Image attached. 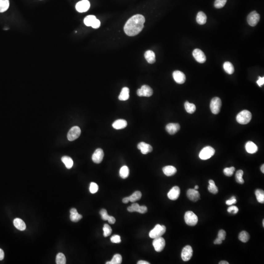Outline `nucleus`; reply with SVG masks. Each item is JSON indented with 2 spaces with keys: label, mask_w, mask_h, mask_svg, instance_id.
Segmentation results:
<instances>
[{
  "label": "nucleus",
  "mask_w": 264,
  "mask_h": 264,
  "mask_svg": "<svg viewBox=\"0 0 264 264\" xmlns=\"http://www.w3.org/2000/svg\"><path fill=\"white\" fill-rule=\"evenodd\" d=\"M145 19L141 14L132 17L127 21L124 27L126 34L129 36H134L141 32L144 27Z\"/></svg>",
  "instance_id": "nucleus-1"
},
{
  "label": "nucleus",
  "mask_w": 264,
  "mask_h": 264,
  "mask_svg": "<svg viewBox=\"0 0 264 264\" xmlns=\"http://www.w3.org/2000/svg\"><path fill=\"white\" fill-rule=\"evenodd\" d=\"M252 115L248 110H243L237 115L236 120L241 124H246L251 120Z\"/></svg>",
  "instance_id": "nucleus-2"
},
{
  "label": "nucleus",
  "mask_w": 264,
  "mask_h": 264,
  "mask_svg": "<svg viewBox=\"0 0 264 264\" xmlns=\"http://www.w3.org/2000/svg\"><path fill=\"white\" fill-rule=\"evenodd\" d=\"M166 232V227L160 224L156 225L149 232V237L152 239L161 237Z\"/></svg>",
  "instance_id": "nucleus-3"
},
{
  "label": "nucleus",
  "mask_w": 264,
  "mask_h": 264,
  "mask_svg": "<svg viewBox=\"0 0 264 264\" xmlns=\"http://www.w3.org/2000/svg\"><path fill=\"white\" fill-rule=\"evenodd\" d=\"M185 220L187 225L193 226L196 225L198 223L197 216L191 211H188L185 213Z\"/></svg>",
  "instance_id": "nucleus-4"
},
{
  "label": "nucleus",
  "mask_w": 264,
  "mask_h": 264,
  "mask_svg": "<svg viewBox=\"0 0 264 264\" xmlns=\"http://www.w3.org/2000/svg\"><path fill=\"white\" fill-rule=\"evenodd\" d=\"M215 150L211 146H206L201 150L199 154V158L202 160L210 159L214 155Z\"/></svg>",
  "instance_id": "nucleus-5"
},
{
  "label": "nucleus",
  "mask_w": 264,
  "mask_h": 264,
  "mask_svg": "<svg viewBox=\"0 0 264 264\" xmlns=\"http://www.w3.org/2000/svg\"><path fill=\"white\" fill-rule=\"evenodd\" d=\"M221 106V101L220 98L215 97L212 98L210 102V108L213 114L217 115L220 113Z\"/></svg>",
  "instance_id": "nucleus-6"
},
{
  "label": "nucleus",
  "mask_w": 264,
  "mask_h": 264,
  "mask_svg": "<svg viewBox=\"0 0 264 264\" xmlns=\"http://www.w3.org/2000/svg\"><path fill=\"white\" fill-rule=\"evenodd\" d=\"M153 245L156 252H161L164 249L165 241L161 237L155 238L153 241Z\"/></svg>",
  "instance_id": "nucleus-7"
},
{
  "label": "nucleus",
  "mask_w": 264,
  "mask_h": 264,
  "mask_svg": "<svg viewBox=\"0 0 264 264\" xmlns=\"http://www.w3.org/2000/svg\"><path fill=\"white\" fill-rule=\"evenodd\" d=\"M81 134V129L78 126H74L70 129L67 137L69 141H74L79 137Z\"/></svg>",
  "instance_id": "nucleus-8"
},
{
  "label": "nucleus",
  "mask_w": 264,
  "mask_h": 264,
  "mask_svg": "<svg viewBox=\"0 0 264 264\" xmlns=\"http://www.w3.org/2000/svg\"><path fill=\"white\" fill-rule=\"evenodd\" d=\"M260 18V15L255 11H254L248 15L247 18L248 24L250 26H255L259 21Z\"/></svg>",
  "instance_id": "nucleus-9"
},
{
  "label": "nucleus",
  "mask_w": 264,
  "mask_h": 264,
  "mask_svg": "<svg viewBox=\"0 0 264 264\" xmlns=\"http://www.w3.org/2000/svg\"><path fill=\"white\" fill-rule=\"evenodd\" d=\"M153 94V91L149 86H142L141 88L138 89L137 91V95L139 96H146L150 97L152 96Z\"/></svg>",
  "instance_id": "nucleus-10"
},
{
  "label": "nucleus",
  "mask_w": 264,
  "mask_h": 264,
  "mask_svg": "<svg viewBox=\"0 0 264 264\" xmlns=\"http://www.w3.org/2000/svg\"><path fill=\"white\" fill-rule=\"evenodd\" d=\"M90 7V3L88 0H82L76 5V10L80 13L86 12Z\"/></svg>",
  "instance_id": "nucleus-11"
},
{
  "label": "nucleus",
  "mask_w": 264,
  "mask_h": 264,
  "mask_svg": "<svg viewBox=\"0 0 264 264\" xmlns=\"http://www.w3.org/2000/svg\"><path fill=\"white\" fill-rule=\"evenodd\" d=\"M193 255V250L190 246H186L182 250L181 258L184 261H188L190 260Z\"/></svg>",
  "instance_id": "nucleus-12"
},
{
  "label": "nucleus",
  "mask_w": 264,
  "mask_h": 264,
  "mask_svg": "<svg viewBox=\"0 0 264 264\" xmlns=\"http://www.w3.org/2000/svg\"><path fill=\"white\" fill-rule=\"evenodd\" d=\"M193 55L199 63H204L206 61V58L205 53L200 49H195L193 51Z\"/></svg>",
  "instance_id": "nucleus-13"
},
{
  "label": "nucleus",
  "mask_w": 264,
  "mask_h": 264,
  "mask_svg": "<svg viewBox=\"0 0 264 264\" xmlns=\"http://www.w3.org/2000/svg\"><path fill=\"white\" fill-rule=\"evenodd\" d=\"M104 152L103 150L100 148H98L95 151L94 154L92 156V161H94L95 164H100L102 162L103 158H104Z\"/></svg>",
  "instance_id": "nucleus-14"
},
{
  "label": "nucleus",
  "mask_w": 264,
  "mask_h": 264,
  "mask_svg": "<svg viewBox=\"0 0 264 264\" xmlns=\"http://www.w3.org/2000/svg\"><path fill=\"white\" fill-rule=\"evenodd\" d=\"M180 189L178 186H174L167 194L168 198L171 200H176L180 196Z\"/></svg>",
  "instance_id": "nucleus-15"
},
{
  "label": "nucleus",
  "mask_w": 264,
  "mask_h": 264,
  "mask_svg": "<svg viewBox=\"0 0 264 264\" xmlns=\"http://www.w3.org/2000/svg\"><path fill=\"white\" fill-rule=\"evenodd\" d=\"M173 76L174 80L178 84H184L186 80V77L185 74L179 71H174L173 73Z\"/></svg>",
  "instance_id": "nucleus-16"
},
{
  "label": "nucleus",
  "mask_w": 264,
  "mask_h": 264,
  "mask_svg": "<svg viewBox=\"0 0 264 264\" xmlns=\"http://www.w3.org/2000/svg\"><path fill=\"white\" fill-rule=\"evenodd\" d=\"M137 148L141 151L142 154L144 155L150 153L153 151V147H152L151 145L144 142L139 143L137 145Z\"/></svg>",
  "instance_id": "nucleus-17"
},
{
  "label": "nucleus",
  "mask_w": 264,
  "mask_h": 264,
  "mask_svg": "<svg viewBox=\"0 0 264 264\" xmlns=\"http://www.w3.org/2000/svg\"><path fill=\"white\" fill-rule=\"evenodd\" d=\"M187 196L190 200L193 201H197L200 198V193L197 190L194 189H189L187 192Z\"/></svg>",
  "instance_id": "nucleus-18"
},
{
  "label": "nucleus",
  "mask_w": 264,
  "mask_h": 264,
  "mask_svg": "<svg viewBox=\"0 0 264 264\" xmlns=\"http://www.w3.org/2000/svg\"><path fill=\"white\" fill-rule=\"evenodd\" d=\"M180 129V125L178 123H169L166 126V130L170 135H174Z\"/></svg>",
  "instance_id": "nucleus-19"
},
{
  "label": "nucleus",
  "mask_w": 264,
  "mask_h": 264,
  "mask_svg": "<svg viewBox=\"0 0 264 264\" xmlns=\"http://www.w3.org/2000/svg\"><path fill=\"white\" fill-rule=\"evenodd\" d=\"M246 150L250 154H254L258 151L257 146L252 141H249L245 145Z\"/></svg>",
  "instance_id": "nucleus-20"
},
{
  "label": "nucleus",
  "mask_w": 264,
  "mask_h": 264,
  "mask_svg": "<svg viewBox=\"0 0 264 264\" xmlns=\"http://www.w3.org/2000/svg\"><path fill=\"white\" fill-rule=\"evenodd\" d=\"M70 219L73 222H77L82 218V215L79 214L77 212V210L75 208H72L70 210Z\"/></svg>",
  "instance_id": "nucleus-21"
},
{
  "label": "nucleus",
  "mask_w": 264,
  "mask_h": 264,
  "mask_svg": "<svg viewBox=\"0 0 264 264\" xmlns=\"http://www.w3.org/2000/svg\"><path fill=\"white\" fill-rule=\"evenodd\" d=\"M127 126V122L124 120H118L115 121L113 123L112 126L116 130L124 129Z\"/></svg>",
  "instance_id": "nucleus-22"
},
{
  "label": "nucleus",
  "mask_w": 264,
  "mask_h": 264,
  "mask_svg": "<svg viewBox=\"0 0 264 264\" xmlns=\"http://www.w3.org/2000/svg\"><path fill=\"white\" fill-rule=\"evenodd\" d=\"M13 224L15 227L21 231H24L26 229V225L22 219L16 218L13 221Z\"/></svg>",
  "instance_id": "nucleus-23"
},
{
  "label": "nucleus",
  "mask_w": 264,
  "mask_h": 264,
  "mask_svg": "<svg viewBox=\"0 0 264 264\" xmlns=\"http://www.w3.org/2000/svg\"><path fill=\"white\" fill-rule=\"evenodd\" d=\"M162 171L164 174L167 176L170 177L174 175L177 173V169L175 167L171 165L165 166L162 168Z\"/></svg>",
  "instance_id": "nucleus-24"
},
{
  "label": "nucleus",
  "mask_w": 264,
  "mask_h": 264,
  "mask_svg": "<svg viewBox=\"0 0 264 264\" xmlns=\"http://www.w3.org/2000/svg\"><path fill=\"white\" fill-rule=\"evenodd\" d=\"M145 58L148 63L153 64L156 62L155 54L151 50L146 51L144 54Z\"/></svg>",
  "instance_id": "nucleus-25"
},
{
  "label": "nucleus",
  "mask_w": 264,
  "mask_h": 264,
  "mask_svg": "<svg viewBox=\"0 0 264 264\" xmlns=\"http://www.w3.org/2000/svg\"><path fill=\"white\" fill-rule=\"evenodd\" d=\"M129 98V89L127 87L122 88L120 94L119 96V99L121 101H126Z\"/></svg>",
  "instance_id": "nucleus-26"
},
{
  "label": "nucleus",
  "mask_w": 264,
  "mask_h": 264,
  "mask_svg": "<svg viewBox=\"0 0 264 264\" xmlns=\"http://www.w3.org/2000/svg\"><path fill=\"white\" fill-rule=\"evenodd\" d=\"M196 20L197 23L200 25H204L206 23L207 17L204 12L200 11L198 12V14L197 15Z\"/></svg>",
  "instance_id": "nucleus-27"
},
{
  "label": "nucleus",
  "mask_w": 264,
  "mask_h": 264,
  "mask_svg": "<svg viewBox=\"0 0 264 264\" xmlns=\"http://www.w3.org/2000/svg\"><path fill=\"white\" fill-rule=\"evenodd\" d=\"M224 69L225 72L229 75H232L234 72V68L232 63L230 62H225L223 65Z\"/></svg>",
  "instance_id": "nucleus-28"
},
{
  "label": "nucleus",
  "mask_w": 264,
  "mask_h": 264,
  "mask_svg": "<svg viewBox=\"0 0 264 264\" xmlns=\"http://www.w3.org/2000/svg\"><path fill=\"white\" fill-rule=\"evenodd\" d=\"M62 161L65 165L67 169H71L73 166L74 161L71 157L68 156H64L62 158Z\"/></svg>",
  "instance_id": "nucleus-29"
},
{
  "label": "nucleus",
  "mask_w": 264,
  "mask_h": 264,
  "mask_svg": "<svg viewBox=\"0 0 264 264\" xmlns=\"http://www.w3.org/2000/svg\"><path fill=\"white\" fill-rule=\"evenodd\" d=\"M185 110L189 114H193L196 111V107L193 103H190L189 101H186L185 103Z\"/></svg>",
  "instance_id": "nucleus-30"
},
{
  "label": "nucleus",
  "mask_w": 264,
  "mask_h": 264,
  "mask_svg": "<svg viewBox=\"0 0 264 264\" xmlns=\"http://www.w3.org/2000/svg\"><path fill=\"white\" fill-rule=\"evenodd\" d=\"M10 6L9 0H0V13L6 11Z\"/></svg>",
  "instance_id": "nucleus-31"
},
{
  "label": "nucleus",
  "mask_w": 264,
  "mask_h": 264,
  "mask_svg": "<svg viewBox=\"0 0 264 264\" xmlns=\"http://www.w3.org/2000/svg\"><path fill=\"white\" fill-rule=\"evenodd\" d=\"M209 185L208 186V190L210 193H212L213 194H216L218 192V189L217 186L215 184L214 181L212 180H210L209 181Z\"/></svg>",
  "instance_id": "nucleus-32"
},
{
  "label": "nucleus",
  "mask_w": 264,
  "mask_h": 264,
  "mask_svg": "<svg viewBox=\"0 0 264 264\" xmlns=\"http://www.w3.org/2000/svg\"><path fill=\"white\" fill-rule=\"evenodd\" d=\"M257 201L261 204L264 203V191L262 189L256 190L255 192Z\"/></svg>",
  "instance_id": "nucleus-33"
},
{
  "label": "nucleus",
  "mask_w": 264,
  "mask_h": 264,
  "mask_svg": "<svg viewBox=\"0 0 264 264\" xmlns=\"http://www.w3.org/2000/svg\"><path fill=\"white\" fill-rule=\"evenodd\" d=\"M122 256L119 254H116L113 256L111 261L106 262V264H120L122 263Z\"/></svg>",
  "instance_id": "nucleus-34"
},
{
  "label": "nucleus",
  "mask_w": 264,
  "mask_h": 264,
  "mask_svg": "<svg viewBox=\"0 0 264 264\" xmlns=\"http://www.w3.org/2000/svg\"><path fill=\"white\" fill-rule=\"evenodd\" d=\"M120 175L121 178L125 179L128 178L129 175V169L127 166H122L120 171Z\"/></svg>",
  "instance_id": "nucleus-35"
},
{
  "label": "nucleus",
  "mask_w": 264,
  "mask_h": 264,
  "mask_svg": "<svg viewBox=\"0 0 264 264\" xmlns=\"http://www.w3.org/2000/svg\"><path fill=\"white\" fill-rule=\"evenodd\" d=\"M141 196H142V194L141 192L139 191H136L133 193V194L129 197L130 201L132 203H135V201L140 200V199H141Z\"/></svg>",
  "instance_id": "nucleus-36"
},
{
  "label": "nucleus",
  "mask_w": 264,
  "mask_h": 264,
  "mask_svg": "<svg viewBox=\"0 0 264 264\" xmlns=\"http://www.w3.org/2000/svg\"><path fill=\"white\" fill-rule=\"evenodd\" d=\"M238 238L243 243H246L250 239V236L246 231H242L239 235Z\"/></svg>",
  "instance_id": "nucleus-37"
},
{
  "label": "nucleus",
  "mask_w": 264,
  "mask_h": 264,
  "mask_svg": "<svg viewBox=\"0 0 264 264\" xmlns=\"http://www.w3.org/2000/svg\"><path fill=\"white\" fill-rule=\"evenodd\" d=\"M56 263L57 264H65L66 263V258L64 254L59 253L56 257Z\"/></svg>",
  "instance_id": "nucleus-38"
},
{
  "label": "nucleus",
  "mask_w": 264,
  "mask_h": 264,
  "mask_svg": "<svg viewBox=\"0 0 264 264\" xmlns=\"http://www.w3.org/2000/svg\"><path fill=\"white\" fill-rule=\"evenodd\" d=\"M244 175V172L242 170H239L237 171L236 173L235 179L236 181L238 182V184H243L244 183V179L243 178V176Z\"/></svg>",
  "instance_id": "nucleus-39"
},
{
  "label": "nucleus",
  "mask_w": 264,
  "mask_h": 264,
  "mask_svg": "<svg viewBox=\"0 0 264 264\" xmlns=\"http://www.w3.org/2000/svg\"><path fill=\"white\" fill-rule=\"evenodd\" d=\"M96 19V17H95V16H87L84 19V24H85L86 26H91L92 23H94V22L95 21V20Z\"/></svg>",
  "instance_id": "nucleus-40"
},
{
  "label": "nucleus",
  "mask_w": 264,
  "mask_h": 264,
  "mask_svg": "<svg viewBox=\"0 0 264 264\" xmlns=\"http://www.w3.org/2000/svg\"><path fill=\"white\" fill-rule=\"evenodd\" d=\"M103 235L104 237H107L110 235L112 232V229L110 226L108 224H105L103 226Z\"/></svg>",
  "instance_id": "nucleus-41"
},
{
  "label": "nucleus",
  "mask_w": 264,
  "mask_h": 264,
  "mask_svg": "<svg viewBox=\"0 0 264 264\" xmlns=\"http://www.w3.org/2000/svg\"><path fill=\"white\" fill-rule=\"evenodd\" d=\"M235 170V168L234 167H226V168L224 169L223 172L226 176L231 177L233 175Z\"/></svg>",
  "instance_id": "nucleus-42"
},
{
  "label": "nucleus",
  "mask_w": 264,
  "mask_h": 264,
  "mask_svg": "<svg viewBox=\"0 0 264 264\" xmlns=\"http://www.w3.org/2000/svg\"><path fill=\"white\" fill-rule=\"evenodd\" d=\"M226 2L227 0H216L214 2V6L217 8H222L225 6Z\"/></svg>",
  "instance_id": "nucleus-43"
},
{
  "label": "nucleus",
  "mask_w": 264,
  "mask_h": 264,
  "mask_svg": "<svg viewBox=\"0 0 264 264\" xmlns=\"http://www.w3.org/2000/svg\"><path fill=\"white\" fill-rule=\"evenodd\" d=\"M98 190V185L95 182H91L90 186V191L92 194H95L97 192Z\"/></svg>",
  "instance_id": "nucleus-44"
},
{
  "label": "nucleus",
  "mask_w": 264,
  "mask_h": 264,
  "mask_svg": "<svg viewBox=\"0 0 264 264\" xmlns=\"http://www.w3.org/2000/svg\"><path fill=\"white\" fill-rule=\"evenodd\" d=\"M100 214L101 216L102 220L104 221L108 220V218L110 216V215L108 214L106 210L105 209H102L100 211Z\"/></svg>",
  "instance_id": "nucleus-45"
},
{
  "label": "nucleus",
  "mask_w": 264,
  "mask_h": 264,
  "mask_svg": "<svg viewBox=\"0 0 264 264\" xmlns=\"http://www.w3.org/2000/svg\"><path fill=\"white\" fill-rule=\"evenodd\" d=\"M238 211H239V209H238V207L237 206H234V205L230 206L227 209V212L229 213H232L234 214H235L236 213H238Z\"/></svg>",
  "instance_id": "nucleus-46"
},
{
  "label": "nucleus",
  "mask_w": 264,
  "mask_h": 264,
  "mask_svg": "<svg viewBox=\"0 0 264 264\" xmlns=\"http://www.w3.org/2000/svg\"><path fill=\"white\" fill-rule=\"evenodd\" d=\"M111 241L113 243H120L121 241L120 236L118 235H114L111 238Z\"/></svg>",
  "instance_id": "nucleus-47"
},
{
  "label": "nucleus",
  "mask_w": 264,
  "mask_h": 264,
  "mask_svg": "<svg viewBox=\"0 0 264 264\" xmlns=\"http://www.w3.org/2000/svg\"><path fill=\"white\" fill-rule=\"evenodd\" d=\"M226 237V232L224 230L221 229L218 232V238L221 240L224 241L225 240Z\"/></svg>",
  "instance_id": "nucleus-48"
},
{
  "label": "nucleus",
  "mask_w": 264,
  "mask_h": 264,
  "mask_svg": "<svg viewBox=\"0 0 264 264\" xmlns=\"http://www.w3.org/2000/svg\"><path fill=\"white\" fill-rule=\"evenodd\" d=\"M236 202H237V200L236 199L235 197L232 196L229 200L226 201L225 203L228 205H233V204H236Z\"/></svg>",
  "instance_id": "nucleus-49"
},
{
  "label": "nucleus",
  "mask_w": 264,
  "mask_h": 264,
  "mask_svg": "<svg viewBox=\"0 0 264 264\" xmlns=\"http://www.w3.org/2000/svg\"><path fill=\"white\" fill-rule=\"evenodd\" d=\"M100 26V22L98 19H96L95 20L94 23H92L91 26L94 29H98Z\"/></svg>",
  "instance_id": "nucleus-50"
},
{
  "label": "nucleus",
  "mask_w": 264,
  "mask_h": 264,
  "mask_svg": "<svg viewBox=\"0 0 264 264\" xmlns=\"http://www.w3.org/2000/svg\"><path fill=\"white\" fill-rule=\"evenodd\" d=\"M147 210L148 209H147L146 206H144V205H142V206H140V209H139V211L137 212L141 213V214H144V213H146L147 212Z\"/></svg>",
  "instance_id": "nucleus-51"
},
{
  "label": "nucleus",
  "mask_w": 264,
  "mask_h": 264,
  "mask_svg": "<svg viewBox=\"0 0 264 264\" xmlns=\"http://www.w3.org/2000/svg\"><path fill=\"white\" fill-rule=\"evenodd\" d=\"M257 83L259 87H262L264 84V77L259 76V79L257 81Z\"/></svg>",
  "instance_id": "nucleus-52"
},
{
  "label": "nucleus",
  "mask_w": 264,
  "mask_h": 264,
  "mask_svg": "<svg viewBox=\"0 0 264 264\" xmlns=\"http://www.w3.org/2000/svg\"><path fill=\"white\" fill-rule=\"evenodd\" d=\"M131 206L134 209V212H138L140 206L139 204L137 203H134Z\"/></svg>",
  "instance_id": "nucleus-53"
},
{
  "label": "nucleus",
  "mask_w": 264,
  "mask_h": 264,
  "mask_svg": "<svg viewBox=\"0 0 264 264\" xmlns=\"http://www.w3.org/2000/svg\"><path fill=\"white\" fill-rule=\"evenodd\" d=\"M108 222L110 224H114L116 222V219L113 216H110L108 219Z\"/></svg>",
  "instance_id": "nucleus-54"
},
{
  "label": "nucleus",
  "mask_w": 264,
  "mask_h": 264,
  "mask_svg": "<svg viewBox=\"0 0 264 264\" xmlns=\"http://www.w3.org/2000/svg\"><path fill=\"white\" fill-rule=\"evenodd\" d=\"M5 254L4 252L2 249H0V260H2L4 259Z\"/></svg>",
  "instance_id": "nucleus-55"
},
{
  "label": "nucleus",
  "mask_w": 264,
  "mask_h": 264,
  "mask_svg": "<svg viewBox=\"0 0 264 264\" xmlns=\"http://www.w3.org/2000/svg\"><path fill=\"white\" fill-rule=\"evenodd\" d=\"M222 242L223 241L220 239L219 238H217L214 242V244L215 245H220V244H221L222 243Z\"/></svg>",
  "instance_id": "nucleus-56"
},
{
  "label": "nucleus",
  "mask_w": 264,
  "mask_h": 264,
  "mask_svg": "<svg viewBox=\"0 0 264 264\" xmlns=\"http://www.w3.org/2000/svg\"><path fill=\"white\" fill-rule=\"evenodd\" d=\"M129 201H130V199H129V197H125V198H123V200H122V202L124 204H127V203H129Z\"/></svg>",
  "instance_id": "nucleus-57"
},
{
  "label": "nucleus",
  "mask_w": 264,
  "mask_h": 264,
  "mask_svg": "<svg viewBox=\"0 0 264 264\" xmlns=\"http://www.w3.org/2000/svg\"><path fill=\"white\" fill-rule=\"evenodd\" d=\"M137 264H149V262L145 261L140 260L137 262Z\"/></svg>",
  "instance_id": "nucleus-58"
},
{
  "label": "nucleus",
  "mask_w": 264,
  "mask_h": 264,
  "mask_svg": "<svg viewBox=\"0 0 264 264\" xmlns=\"http://www.w3.org/2000/svg\"><path fill=\"white\" fill-rule=\"evenodd\" d=\"M127 210H128V211L130 212H134V209H133V208H132V207L131 206H129V207L127 208Z\"/></svg>",
  "instance_id": "nucleus-59"
},
{
  "label": "nucleus",
  "mask_w": 264,
  "mask_h": 264,
  "mask_svg": "<svg viewBox=\"0 0 264 264\" xmlns=\"http://www.w3.org/2000/svg\"><path fill=\"white\" fill-rule=\"evenodd\" d=\"M219 264H229V262H227V261H221V262H219Z\"/></svg>",
  "instance_id": "nucleus-60"
},
{
  "label": "nucleus",
  "mask_w": 264,
  "mask_h": 264,
  "mask_svg": "<svg viewBox=\"0 0 264 264\" xmlns=\"http://www.w3.org/2000/svg\"><path fill=\"white\" fill-rule=\"evenodd\" d=\"M264 164H263L262 165V166H261V172L263 173H264Z\"/></svg>",
  "instance_id": "nucleus-61"
},
{
  "label": "nucleus",
  "mask_w": 264,
  "mask_h": 264,
  "mask_svg": "<svg viewBox=\"0 0 264 264\" xmlns=\"http://www.w3.org/2000/svg\"><path fill=\"white\" fill-rule=\"evenodd\" d=\"M198 189H199V186H198V185H196V186H195L194 189L197 190Z\"/></svg>",
  "instance_id": "nucleus-62"
},
{
  "label": "nucleus",
  "mask_w": 264,
  "mask_h": 264,
  "mask_svg": "<svg viewBox=\"0 0 264 264\" xmlns=\"http://www.w3.org/2000/svg\"><path fill=\"white\" fill-rule=\"evenodd\" d=\"M263 226H264V220H263Z\"/></svg>",
  "instance_id": "nucleus-63"
}]
</instances>
